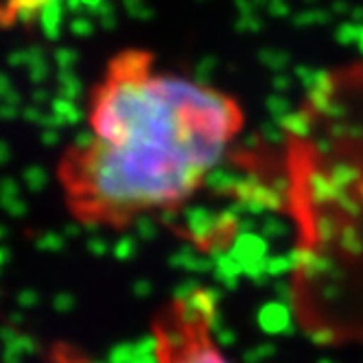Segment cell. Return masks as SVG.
<instances>
[{
	"instance_id": "obj_1",
	"label": "cell",
	"mask_w": 363,
	"mask_h": 363,
	"mask_svg": "<svg viewBox=\"0 0 363 363\" xmlns=\"http://www.w3.org/2000/svg\"><path fill=\"white\" fill-rule=\"evenodd\" d=\"M86 123L55 164L64 206L86 228L127 230L189 203L241 136L245 112L149 50L123 48L90 88Z\"/></svg>"
},
{
	"instance_id": "obj_2",
	"label": "cell",
	"mask_w": 363,
	"mask_h": 363,
	"mask_svg": "<svg viewBox=\"0 0 363 363\" xmlns=\"http://www.w3.org/2000/svg\"><path fill=\"white\" fill-rule=\"evenodd\" d=\"M217 298L193 287L171 298L151 322L155 363H230L215 333Z\"/></svg>"
}]
</instances>
